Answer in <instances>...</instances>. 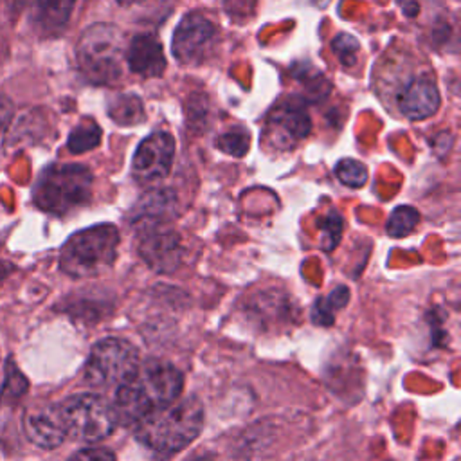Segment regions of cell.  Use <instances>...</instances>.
<instances>
[{"label":"cell","instance_id":"cell-1","mask_svg":"<svg viewBox=\"0 0 461 461\" xmlns=\"http://www.w3.org/2000/svg\"><path fill=\"white\" fill-rule=\"evenodd\" d=\"M184 387L182 373L167 362H148L115 389L110 403L115 423L135 427L157 411L178 400Z\"/></svg>","mask_w":461,"mask_h":461},{"label":"cell","instance_id":"cell-2","mask_svg":"<svg viewBox=\"0 0 461 461\" xmlns=\"http://www.w3.org/2000/svg\"><path fill=\"white\" fill-rule=\"evenodd\" d=\"M203 421L202 403L194 398L173 402L162 411L135 425L137 439L157 454H173L187 447L200 432Z\"/></svg>","mask_w":461,"mask_h":461},{"label":"cell","instance_id":"cell-3","mask_svg":"<svg viewBox=\"0 0 461 461\" xmlns=\"http://www.w3.org/2000/svg\"><path fill=\"white\" fill-rule=\"evenodd\" d=\"M124 38L112 23H94L77 40L76 56L83 76L95 85H112L122 76Z\"/></svg>","mask_w":461,"mask_h":461},{"label":"cell","instance_id":"cell-4","mask_svg":"<svg viewBox=\"0 0 461 461\" xmlns=\"http://www.w3.org/2000/svg\"><path fill=\"white\" fill-rule=\"evenodd\" d=\"M119 230L110 223L83 229L68 238L59 254V268L70 277H92L106 270L117 254Z\"/></svg>","mask_w":461,"mask_h":461},{"label":"cell","instance_id":"cell-5","mask_svg":"<svg viewBox=\"0 0 461 461\" xmlns=\"http://www.w3.org/2000/svg\"><path fill=\"white\" fill-rule=\"evenodd\" d=\"M92 173L81 164H54L34 185V203L50 214H67L85 205L92 194Z\"/></svg>","mask_w":461,"mask_h":461},{"label":"cell","instance_id":"cell-6","mask_svg":"<svg viewBox=\"0 0 461 461\" xmlns=\"http://www.w3.org/2000/svg\"><path fill=\"white\" fill-rule=\"evenodd\" d=\"M67 436L95 443L115 429L112 405L97 394H74L58 405Z\"/></svg>","mask_w":461,"mask_h":461},{"label":"cell","instance_id":"cell-7","mask_svg":"<svg viewBox=\"0 0 461 461\" xmlns=\"http://www.w3.org/2000/svg\"><path fill=\"white\" fill-rule=\"evenodd\" d=\"M139 369V351L124 339L97 342L85 366V380L92 387H119Z\"/></svg>","mask_w":461,"mask_h":461},{"label":"cell","instance_id":"cell-8","mask_svg":"<svg viewBox=\"0 0 461 461\" xmlns=\"http://www.w3.org/2000/svg\"><path fill=\"white\" fill-rule=\"evenodd\" d=\"M175 155V140L167 131L149 133L135 149L131 175L139 184H155L167 176Z\"/></svg>","mask_w":461,"mask_h":461},{"label":"cell","instance_id":"cell-9","mask_svg":"<svg viewBox=\"0 0 461 461\" xmlns=\"http://www.w3.org/2000/svg\"><path fill=\"white\" fill-rule=\"evenodd\" d=\"M214 23L200 13L185 14L173 34V56L182 65H196L203 59L211 41L214 40Z\"/></svg>","mask_w":461,"mask_h":461},{"label":"cell","instance_id":"cell-10","mask_svg":"<svg viewBox=\"0 0 461 461\" xmlns=\"http://www.w3.org/2000/svg\"><path fill=\"white\" fill-rule=\"evenodd\" d=\"M124 63L130 72L140 77H157L166 68L162 43L155 34H137L130 40L124 50Z\"/></svg>","mask_w":461,"mask_h":461},{"label":"cell","instance_id":"cell-11","mask_svg":"<svg viewBox=\"0 0 461 461\" xmlns=\"http://www.w3.org/2000/svg\"><path fill=\"white\" fill-rule=\"evenodd\" d=\"M139 250L142 259L157 272H171L182 259L180 240L171 230L153 229L151 232L144 234Z\"/></svg>","mask_w":461,"mask_h":461},{"label":"cell","instance_id":"cell-12","mask_svg":"<svg viewBox=\"0 0 461 461\" xmlns=\"http://www.w3.org/2000/svg\"><path fill=\"white\" fill-rule=\"evenodd\" d=\"M25 436L41 448H56L67 438L58 405L32 409L23 416Z\"/></svg>","mask_w":461,"mask_h":461},{"label":"cell","instance_id":"cell-13","mask_svg":"<svg viewBox=\"0 0 461 461\" xmlns=\"http://www.w3.org/2000/svg\"><path fill=\"white\" fill-rule=\"evenodd\" d=\"M398 108L407 119H412V121H420L434 115L439 108L438 86L427 77L414 79L400 94Z\"/></svg>","mask_w":461,"mask_h":461},{"label":"cell","instance_id":"cell-14","mask_svg":"<svg viewBox=\"0 0 461 461\" xmlns=\"http://www.w3.org/2000/svg\"><path fill=\"white\" fill-rule=\"evenodd\" d=\"M270 126L286 137L290 142L301 140L310 133V117L303 104L295 101H285L268 117Z\"/></svg>","mask_w":461,"mask_h":461},{"label":"cell","instance_id":"cell-15","mask_svg":"<svg viewBox=\"0 0 461 461\" xmlns=\"http://www.w3.org/2000/svg\"><path fill=\"white\" fill-rule=\"evenodd\" d=\"M76 0H31V16L45 32L61 31L74 9Z\"/></svg>","mask_w":461,"mask_h":461},{"label":"cell","instance_id":"cell-16","mask_svg":"<svg viewBox=\"0 0 461 461\" xmlns=\"http://www.w3.org/2000/svg\"><path fill=\"white\" fill-rule=\"evenodd\" d=\"M346 303H348V288H344V286H339L330 295L317 299L313 304V312H312L313 322H317L321 326L331 324L335 319V312L340 310Z\"/></svg>","mask_w":461,"mask_h":461},{"label":"cell","instance_id":"cell-17","mask_svg":"<svg viewBox=\"0 0 461 461\" xmlns=\"http://www.w3.org/2000/svg\"><path fill=\"white\" fill-rule=\"evenodd\" d=\"M110 115L113 121H117L121 124H135L142 119L144 112H142V104H140L139 97L124 94V95H117L113 99Z\"/></svg>","mask_w":461,"mask_h":461},{"label":"cell","instance_id":"cell-18","mask_svg":"<svg viewBox=\"0 0 461 461\" xmlns=\"http://www.w3.org/2000/svg\"><path fill=\"white\" fill-rule=\"evenodd\" d=\"M420 221V214L414 207L400 205L396 207L387 220V234L393 238H403L414 230Z\"/></svg>","mask_w":461,"mask_h":461},{"label":"cell","instance_id":"cell-19","mask_svg":"<svg viewBox=\"0 0 461 461\" xmlns=\"http://www.w3.org/2000/svg\"><path fill=\"white\" fill-rule=\"evenodd\" d=\"M101 140V130L94 121H83L79 126H76L68 137V149L72 153H83L86 149H92Z\"/></svg>","mask_w":461,"mask_h":461},{"label":"cell","instance_id":"cell-20","mask_svg":"<svg viewBox=\"0 0 461 461\" xmlns=\"http://www.w3.org/2000/svg\"><path fill=\"white\" fill-rule=\"evenodd\" d=\"M337 178L348 187H362L367 180V169L362 162L353 158H344L335 167Z\"/></svg>","mask_w":461,"mask_h":461},{"label":"cell","instance_id":"cell-21","mask_svg":"<svg viewBox=\"0 0 461 461\" xmlns=\"http://www.w3.org/2000/svg\"><path fill=\"white\" fill-rule=\"evenodd\" d=\"M27 391V380L25 376L14 367L13 362H9L5 369V384L2 387V400L4 402H13L20 398Z\"/></svg>","mask_w":461,"mask_h":461},{"label":"cell","instance_id":"cell-22","mask_svg":"<svg viewBox=\"0 0 461 461\" xmlns=\"http://www.w3.org/2000/svg\"><path fill=\"white\" fill-rule=\"evenodd\" d=\"M218 148L229 155H234V157H243L247 153V148H249V135L247 131L243 130H232V131H227L223 133L220 139H218Z\"/></svg>","mask_w":461,"mask_h":461},{"label":"cell","instance_id":"cell-23","mask_svg":"<svg viewBox=\"0 0 461 461\" xmlns=\"http://www.w3.org/2000/svg\"><path fill=\"white\" fill-rule=\"evenodd\" d=\"M331 49H333V52L339 56V59L344 65H353L355 63V56L358 52V41L353 36H349V34H339L331 41Z\"/></svg>","mask_w":461,"mask_h":461},{"label":"cell","instance_id":"cell-24","mask_svg":"<svg viewBox=\"0 0 461 461\" xmlns=\"http://www.w3.org/2000/svg\"><path fill=\"white\" fill-rule=\"evenodd\" d=\"M340 232H342V220L339 218V214L331 212L328 216V221L324 225V249L326 250H333L339 238H340Z\"/></svg>","mask_w":461,"mask_h":461},{"label":"cell","instance_id":"cell-25","mask_svg":"<svg viewBox=\"0 0 461 461\" xmlns=\"http://www.w3.org/2000/svg\"><path fill=\"white\" fill-rule=\"evenodd\" d=\"M68 461H115V456L108 448L92 447V448H83L76 452Z\"/></svg>","mask_w":461,"mask_h":461},{"label":"cell","instance_id":"cell-26","mask_svg":"<svg viewBox=\"0 0 461 461\" xmlns=\"http://www.w3.org/2000/svg\"><path fill=\"white\" fill-rule=\"evenodd\" d=\"M13 113H14L13 101H11L7 95L0 94V130H2L9 121H11Z\"/></svg>","mask_w":461,"mask_h":461},{"label":"cell","instance_id":"cell-27","mask_svg":"<svg viewBox=\"0 0 461 461\" xmlns=\"http://www.w3.org/2000/svg\"><path fill=\"white\" fill-rule=\"evenodd\" d=\"M121 5H135V4H142V2H148V0H117Z\"/></svg>","mask_w":461,"mask_h":461}]
</instances>
